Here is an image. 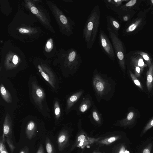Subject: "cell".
<instances>
[{"mask_svg":"<svg viewBox=\"0 0 153 153\" xmlns=\"http://www.w3.org/2000/svg\"><path fill=\"white\" fill-rule=\"evenodd\" d=\"M100 10L96 5L88 16L82 30L83 38L86 48L91 49L94 43L100 25Z\"/></svg>","mask_w":153,"mask_h":153,"instance_id":"cell-1","label":"cell"},{"mask_svg":"<svg viewBox=\"0 0 153 153\" xmlns=\"http://www.w3.org/2000/svg\"><path fill=\"white\" fill-rule=\"evenodd\" d=\"M92 79V85L96 96L99 100L110 99L115 90V82L111 78L98 73L95 69Z\"/></svg>","mask_w":153,"mask_h":153,"instance_id":"cell-2","label":"cell"},{"mask_svg":"<svg viewBox=\"0 0 153 153\" xmlns=\"http://www.w3.org/2000/svg\"><path fill=\"white\" fill-rule=\"evenodd\" d=\"M30 92L33 104L39 110L43 112L46 108L49 111L45 92L36 81H34L31 82Z\"/></svg>","mask_w":153,"mask_h":153,"instance_id":"cell-3","label":"cell"},{"mask_svg":"<svg viewBox=\"0 0 153 153\" xmlns=\"http://www.w3.org/2000/svg\"><path fill=\"white\" fill-rule=\"evenodd\" d=\"M66 55L65 68L68 75L72 74L76 72L80 66L82 62L81 57L78 51L73 48L70 49Z\"/></svg>","mask_w":153,"mask_h":153,"instance_id":"cell-4","label":"cell"},{"mask_svg":"<svg viewBox=\"0 0 153 153\" xmlns=\"http://www.w3.org/2000/svg\"><path fill=\"white\" fill-rule=\"evenodd\" d=\"M98 39L100 46L102 52L114 62L116 56L113 45L107 34L102 29L99 32Z\"/></svg>","mask_w":153,"mask_h":153,"instance_id":"cell-5","label":"cell"},{"mask_svg":"<svg viewBox=\"0 0 153 153\" xmlns=\"http://www.w3.org/2000/svg\"><path fill=\"white\" fill-rule=\"evenodd\" d=\"M107 30L114 48L116 57L121 68L124 69V54L123 52V44L117 36L115 35L111 30Z\"/></svg>","mask_w":153,"mask_h":153,"instance_id":"cell-6","label":"cell"},{"mask_svg":"<svg viewBox=\"0 0 153 153\" xmlns=\"http://www.w3.org/2000/svg\"><path fill=\"white\" fill-rule=\"evenodd\" d=\"M12 127L10 117L7 113L3 124V135L5 137V141L10 149L11 153H13L16 148L12 140Z\"/></svg>","mask_w":153,"mask_h":153,"instance_id":"cell-7","label":"cell"},{"mask_svg":"<svg viewBox=\"0 0 153 153\" xmlns=\"http://www.w3.org/2000/svg\"><path fill=\"white\" fill-rule=\"evenodd\" d=\"M39 71L45 80L53 88L55 89L56 86L57 80L55 74L50 69L44 68L39 65L37 66Z\"/></svg>","mask_w":153,"mask_h":153,"instance_id":"cell-8","label":"cell"},{"mask_svg":"<svg viewBox=\"0 0 153 153\" xmlns=\"http://www.w3.org/2000/svg\"><path fill=\"white\" fill-rule=\"evenodd\" d=\"M83 90H79L71 94L66 100L65 111L66 114L71 111L75 104L79 100L84 93Z\"/></svg>","mask_w":153,"mask_h":153,"instance_id":"cell-9","label":"cell"},{"mask_svg":"<svg viewBox=\"0 0 153 153\" xmlns=\"http://www.w3.org/2000/svg\"><path fill=\"white\" fill-rule=\"evenodd\" d=\"M57 141L58 149L61 152L69 144V135L68 131L65 129L61 131L58 136Z\"/></svg>","mask_w":153,"mask_h":153,"instance_id":"cell-10","label":"cell"},{"mask_svg":"<svg viewBox=\"0 0 153 153\" xmlns=\"http://www.w3.org/2000/svg\"><path fill=\"white\" fill-rule=\"evenodd\" d=\"M106 18L107 30H111L115 35L118 36V31L120 27V25L118 21L114 17L109 15H107Z\"/></svg>","mask_w":153,"mask_h":153,"instance_id":"cell-11","label":"cell"},{"mask_svg":"<svg viewBox=\"0 0 153 153\" xmlns=\"http://www.w3.org/2000/svg\"><path fill=\"white\" fill-rule=\"evenodd\" d=\"M94 102L89 95H87L83 98L82 100L79 105L78 110V115L83 114L87 111L92 106Z\"/></svg>","mask_w":153,"mask_h":153,"instance_id":"cell-12","label":"cell"},{"mask_svg":"<svg viewBox=\"0 0 153 153\" xmlns=\"http://www.w3.org/2000/svg\"><path fill=\"white\" fill-rule=\"evenodd\" d=\"M37 127L36 123L30 120L27 123L25 128V133L28 139H31L36 134Z\"/></svg>","mask_w":153,"mask_h":153,"instance_id":"cell-13","label":"cell"},{"mask_svg":"<svg viewBox=\"0 0 153 153\" xmlns=\"http://www.w3.org/2000/svg\"><path fill=\"white\" fill-rule=\"evenodd\" d=\"M106 7L114 13L119 7L122 0H103Z\"/></svg>","mask_w":153,"mask_h":153,"instance_id":"cell-14","label":"cell"},{"mask_svg":"<svg viewBox=\"0 0 153 153\" xmlns=\"http://www.w3.org/2000/svg\"><path fill=\"white\" fill-rule=\"evenodd\" d=\"M92 106V108L91 111V115L92 118L97 123L98 125H101L102 123L101 114L95 107L94 102Z\"/></svg>","mask_w":153,"mask_h":153,"instance_id":"cell-15","label":"cell"},{"mask_svg":"<svg viewBox=\"0 0 153 153\" xmlns=\"http://www.w3.org/2000/svg\"><path fill=\"white\" fill-rule=\"evenodd\" d=\"M0 90L1 95L5 101L8 103H11L12 101L11 96L2 83L0 85Z\"/></svg>","mask_w":153,"mask_h":153,"instance_id":"cell-16","label":"cell"},{"mask_svg":"<svg viewBox=\"0 0 153 153\" xmlns=\"http://www.w3.org/2000/svg\"><path fill=\"white\" fill-rule=\"evenodd\" d=\"M121 137V136L120 135H114L98 140L97 143L100 144L108 145L118 140Z\"/></svg>","mask_w":153,"mask_h":153,"instance_id":"cell-17","label":"cell"},{"mask_svg":"<svg viewBox=\"0 0 153 153\" xmlns=\"http://www.w3.org/2000/svg\"><path fill=\"white\" fill-rule=\"evenodd\" d=\"M146 85L148 90L150 91L152 88L153 82V70L150 68L147 73Z\"/></svg>","mask_w":153,"mask_h":153,"instance_id":"cell-18","label":"cell"},{"mask_svg":"<svg viewBox=\"0 0 153 153\" xmlns=\"http://www.w3.org/2000/svg\"><path fill=\"white\" fill-rule=\"evenodd\" d=\"M45 145L47 153H56L53 144L48 137L46 138Z\"/></svg>","mask_w":153,"mask_h":153,"instance_id":"cell-19","label":"cell"},{"mask_svg":"<svg viewBox=\"0 0 153 153\" xmlns=\"http://www.w3.org/2000/svg\"><path fill=\"white\" fill-rule=\"evenodd\" d=\"M54 112L56 119L58 120L61 116V110L58 101L56 100L54 104Z\"/></svg>","mask_w":153,"mask_h":153,"instance_id":"cell-20","label":"cell"},{"mask_svg":"<svg viewBox=\"0 0 153 153\" xmlns=\"http://www.w3.org/2000/svg\"><path fill=\"white\" fill-rule=\"evenodd\" d=\"M86 139V136L85 134H81L77 137L76 141L71 148V150H73L75 147L78 146L81 143L83 142Z\"/></svg>","mask_w":153,"mask_h":153,"instance_id":"cell-21","label":"cell"},{"mask_svg":"<svg viewBox=\"0 0 153 153\" xmlns=\"http://www.w3.org/2000/svg\"><path fill=\"white\" fill-rule=\"evenodd\" d=\"M153 127V117L148 123L143 128L142 133L143 134L148 130Z\"/></svg>","mask_w":153,"mask_h":153,"instance_id":"cell-22","label":"cell"},{"mask_svg":"<svg viewBox=\"0 0 153 153\" xmlns=\"http://www.w3.org/2000/svg\"><path fill=\"white\" fill-rule=\"evenodd\" d=\"M130 76L135 84L137 86L139 87L140 89H143V88L141 85L140 81L137 79L135 76L132 73H130Z\"/></svg>","mask_w":153,"mask_h":153,"instance_id":"cell-23","label":"cell"},{"mask_svg":"<svg viewBox=\"0 0 153 153\" xmlns=\"http://www.w3.org/2000/svg\"><path fill=\"white\" fill-rule=\"evenodd\" d=\"M152 144L149 143L143 150L141 153H151L152 147Z\"/></svg>","mask_w":153,"mask_h":153,"instance_id":"cell-24","label":"cell"},{"mask_svg":"<svg viewBox=\"0 0 153 153\" xmlns=\"http://www.w3.org/2000/svg\"><path fill=\"white\" fill-rule=\"evenodd\" d=\"M19 153H30L29 148L27 146H25L20 151Z\"/></svg>","mask_w":153,"mask_h":153,"instance_id":"cell-25","label":"cell"},{"mask_svg":"<svg viewBox=\"0 0 153 153\" xmlns=\"http://www.w3.org/2000/svg\"><path fill=\"white\" fill-rule=\"evenodd\" d=\"M136 0H131L127 3L125 5L126 7H130L133 5L136 1Z\"/></svg>","mask_w":153,"mask_h":153,"instance_id":"cell-26","label":"cell"},{"mask_svg":"<svg viewBox=\"0 0 153 153\" xmlns=\"http://www.w3.org/2000/svg\"><path fill=\"white\" fill-rule=\"evenodd\" d=\"M36 153H45L44 148L42 144L40 145Z\"/></svg>","mask_w":153,"mask_h":153,"instance_id":"cell-27","label":"cell"},{"mask_svg":"<svg viewBox=\"0 0 153 153\" xmlns=\"http://www.w3.org/2000/svg\"><path fill=\"white\" fill-rule=\"evenodd\" d=\"M18 60V59L17 56L16 55H14L12 59V62L14 65H16L17 64Z\"/></svg>","mask_w":153,"mask_h":153,"instance_id":"cell-28","label":"cell"},{"mask_svg":"<svg viewBox=\"0 0 153 153\" xmlns=\"http://www.w3.org/2000/svg\"><path fill=\"white\" fill-rule=\"evenodd\" d=\"M30 10L32 13L34 14H37L38 12L37 9L34 6H32L31 7Z\"/></svg>","mask_w":153,"mask_h":153,"instance_id":"cell-29","label":"cell"},{"mask_svg":"<svg viewBox=\"0 0 153 153\" xmlns=\"http://www.w3.org/2000/svg\"><path fill=\"white\" fill-rule=\"evenodd\" d=\"M19 31L22 33H28L29 32V30L28 29L23 28H20L19 29Z\"/></svg>","mask_w":153,"mask_h":153,"instance_id":"cell-30","label":"cell"},{"mask_svg":"<svg viewBox=\"0 0 153 153\" xmlns=\"http://www.w3.org/2000/svg\"><path fill=\"white\" fill-rule=\"evenodd\" d=\"M0 153H9L7 152L6 146L0 147Z\"/></svg>","mask_w":153,"mask_h":153,"instance_id":"cell-31","label":"cell"},{"mask_svg":"<svg viewBox=\"0 0 153 153\" xmlns=\"http://www.w3.org/2000/svg\"><path fill=\"white\" fill-rule=\"evenodd\" d=\"M136 26L134 24H132L130 25L128 28V30L129 31H132L135 29Z\"/></svg>","mask_w":153,"mask_h":153,"instance_id":"cell-32","label":"cell"},{"mask_svg":"<svg viewBox=\"0 0 153 153\" xmlns=\"http://www.w3.org/2000/svg\"><path fill=\"white\" fill-rule=\"evenodd\" d=\"M144 65V63L142 59H140L138 61V65L140 66H142Z\"/></svg>","mask_w":153,"mask_h":153,"instance_id":"cell-33","label":"cell"},{"mask_svg":"<svg viewBox=\"0 0 153 153\" xmlns=\"http://www.w3.org/2000/svg\"><path fill=\"white\" fill-rule=\"evenodd\" d=\"M135 69L137 73L138 74L137 76L139 75L140 70V68L139 67H137Z\"/></svg>","mask_w":153,"mask_h":153,"instance_id":"cell-34","label":"cell"},{"mask_svg":"<svg viewBox=\"0 0 153 153\" xmlns=\"http://www.w3.org/2000/svg\"><path fill=\"white\" fill-rule=\"evenodd\" d=\"M51 42L49 41L46 44L47 47L49 49L51 48Z\"/></svg>","mask_w":153,"mask_h":153,"instance_id":"cell-35","label":"cell"},{"mask_svg":"<svg viewBox=\"0 0 153 153\" xmlns=\"http://www.w3.org/2000/svg\"><path fill=\"white\" fill-rule=\"evenodd\" d=\"M143 57L144 59L146 60H148L149 59V57L146 55H144L143 56Z\"/></svg>","mask_w":153,"mask_h":153,"instance_id":"cell-36","label":"cell"},{"mask_svg":"<svg viewBox=\"0 0 153 153\" xmlns=\"http://www.w3.org/2000/svg\"><path fill=\"white\" fill-rule=\"evenodd\" d=\"M92 153H106L104 152H101L98 151H94Z\"/></svg>","mask_w":153,"mask_h":153,"instance_id":"cell-37","label":"cell"},{"mask_svg":"<svg viewBox=\"0 0 153 153\" xmlns=\"http://www.w3.org/2000/svg\"><path fill=\"white\" fill-rule=\"evenodd\" d=\"M151 1H152V3L153 4V0H152Z\"/></svg>","mask_w":153,"mask_h":153,"instance_id":"cell-38","label":"cell"},{"mask_svg":"<svg viewBox=\"0 0 153 153\" xmlns=\"http://www.w3.org/2000/svg\"><path fill=\"white\" fill-rule=\"evenodd\" d=\"M81 153H83V151H82Z\"/></svg>","mask_w":153,"mask_h":153,"instance_id":"cell-39","label":"cell"}]
</instances>
